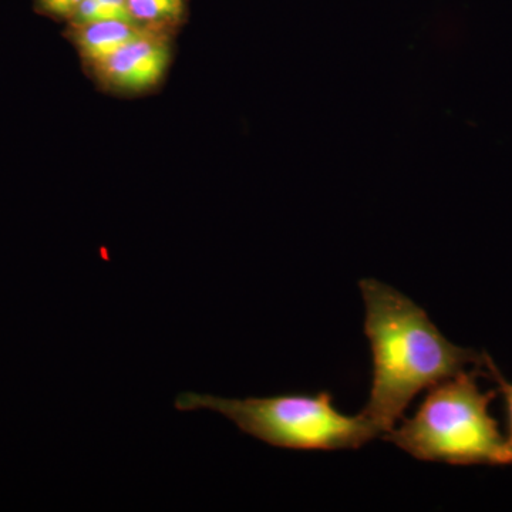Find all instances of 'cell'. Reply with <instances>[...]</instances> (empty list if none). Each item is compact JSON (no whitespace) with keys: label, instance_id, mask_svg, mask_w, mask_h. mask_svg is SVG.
Returning a JSON list of instances; mask_svg holds the SVG:
<instances>
[{"label":"cell","instance_id":"6da1fadb","mask_svg":"<svg viewBox=\"0 0 512 512\" xmlns=\"http://www.w3.org/2000/svg\"><path fill=\"white\" fill-rule=\"evenodd\" d=\"M359 285L373 360L372 390L362 413L384 436L403 419L417 394L468 365H484V355L453 345L423 308L392 286L376 279Z\"/></svg>","mask_w":512,"mask_h":512},{"label":"cell","instance_id":"7a4b0ae2","mask_svg":"<svg viewBox=\"0 0 512 512\" xmlns=\"http://www.w3.org/2000/svg\"><path fill=\"white\" fill-rule=\"evenodd\" d=\"M473 372L458 373L430 387L426 399L410 419L384 434L410 456L421 461L456 466H507L512 454L490 413L495 392H483Z\"/></svg>","mask_w":512,"mask_h":512},{"label":"cell","instance_id":"3957f363","mask_svg":"<svg viewBox=\"0 0 512 512\" xmlns=\"http://www.w3.org/2000/svg\"><path fill=\"white\" fill-rule=\"evenodd\" d=\"M174 407L180 412L220 413L242 433L286 450H350L382 436V431L366 414L352 417L339 413L328 392L248 399L184 392L178 394Z\"/></svg>","mask_w":512,"mask_h":512},{"label":"cell","instance_id":"277c9868","mask_svg":"<svg viewBox=\"0 0 512 512\" xmlns=\"http://www.w3.org/2000/svg\"><path fill=\"white\" fill-rule=\"evenodd\" d=\"M170 62L164 30H151L94 63L100 79L116 89L141 92L160 82Z\"/></svg>","mask_w":512,"mask_h":512},{"label":"cell","instance_id":"5b68a950","mask_svg":"<svg viewBox=\"0 0 512 512\" xmlns=\"http://www.w3.org/2000/svg\"><path fill=\"white\" fill-rule=\"evenodd\" d=\"M73 29L74 40L80 52L84 59L92 64L106 59L120 47L126 46L151 30H160L116 19L77 25L73 26Z\"/></svg>","mask_w":512,"mask_h":512},{"label":"cell","instance_id":"8992f818","mask_svg":"<svg viewBox=\"0 0 512 512\" xmlns=\"http://www.w3.org/2000/svg\"><path fill=\"white\" fill-rule=\"evenodd\" d=\"M128 12L137 25L164 30L183 20L187 3L185 0H128Z\"/></svg>","mask_w":512,"mask_h":512},{"label":"cell","instance_id":"52a82bcc","mask_svg":"<svg viewBox=\"0 0 512 512\" xmlns=\"http://www.w3.org/2000/svg\"><path fill=\"white\" fill-rule=\"evenodd\" d=\"M113 19H116L113 13L109 9L104 8L99 0H82L70 20H72L73 26H77Z\"/></svg>","mask_w":512,"mask_h":512},{"label":"cell","instance_id":"ba28073f","mask_svg":"<svg viewBox=\"0 0 512 512\" xmlns=\"http://www.w3.org/2000/svg\"><path fill=\"white\" fill-rule=\"evenodd\" d=\"M484 365L487 367L488 373H490L491 377L495 380V383L498 384V389H500V393L503 394L504 403H505V412H507V424H508V437H507V446L510 448L512 454V383L505 380L503 375H501L498 367L494 365L493 360H491L490 356H484Z\"/></svg>","mask_w":512,"mask_h":512},{"label":"cell","instance_id":"9c48e42d","mask_svg":"<svg viewBox=\"0 0 512 512\" xmlns=\"http://www.w3.org/2000/svg\"><path fill=\"white\" fill-rule=\"evenodd\" d=\"M82 0H36L37 8L55 18L72 19Z\"/></svg>","mask_w":512,"mask_h":512},{"label":"cell","instance_id":"30bf717a","mask_svg":"<svg viewBox=\"0 0 512 512\" xmlns=\"http://www.w3.org/2000/svg\"><path fill=\"white\" fill-rule=\"evenodd\" d=\"M99 2L113 13L114 18L136 23L128 12V0H99Z\"/></svg>","mask_w":512,"mask_h":512}]
</instances>
